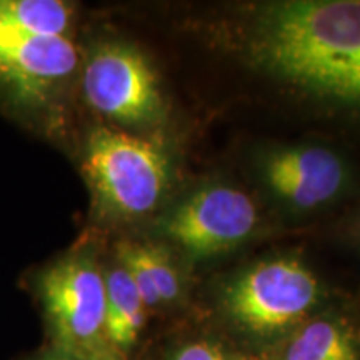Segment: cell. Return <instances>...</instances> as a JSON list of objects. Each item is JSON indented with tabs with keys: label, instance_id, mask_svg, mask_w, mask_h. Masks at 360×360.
Listing matches in <instances>:
<instances>
[{
	"label": "cell",
	"instance_id": "5b68a950",
	"mask_svg": "<svg viewBox=\"0 0 360 360\" xmlns=\"http://www.w3.org/2000/svg\"><path fill=\"white\" fill-rule=\"evenodd\" d=\"M79 64L70 37L34 35L0 24V97L19 114L37 119L51 112Z\"/></svg>",
	"mask_w": 360,
	"mask_h": 360
},
{
	"label": "cell",
	"instance_id": "30bf717a",
	"mask_svg": "<svg viewBox=\"0 0 360 360\" xmlns=\"http://www.w3.org/2000/svg\"><path fill=\"white\" fill-rule=\"evenodd\" d=\"M103 282L107 339L124 359L141 339L148 309L129 272L119 262L103 270Z\"/></svg>",
	"mask_w": 360,
	"mask_h": 360
},
{
	"label": "cell",
	"instance_id": "7c38bea8",
	"mask_svg": "<svg viewBox=\"0 0 360 360\" xmlns=\"http://www.w3.org/2000/svg\"><path fill=\"white\" fill-rule=\"evenodd\" d=\"M0 24L34 35L70 37L74 7L62 0H0Z\"/></svg>",
	"mask_w": 360,
	"mask_h": 360
},
{
	"label": "cell",
	"instance_id": "277c9868",
	"mask_svg": "<svg viewBox=\"0 0 360 360\" xmlns=\"http://www.w3.org/2000/svg\"><path fill=\"white\" fill-rule=\"evenodd\" d=\"M321 282L297 259L252 265L222 290L227 317L247 334L274 337L299 326L321 300Z\"/></svg>",
	"mask_w": 360,
	"mask_h": 360
},
{
	"label": "cell",
	"instance_id": "5bb4252c",
	"mask_svg": "<svg viewBox=\"0 0 360 360\" xmlns=\"http://www.w3.org/2000/svg\"><path fill=\"white\" fill-rule=\"evenodd\" d=\"M27 360H77V359L70 357V355H67L64 352H60V350L51 347V349L42 350V352L34 355V357H29Z\"/></svg>",
	"mask_w": 360,
	"mask_h": 360
},
{
	"label": "cell",
	"instance_id": "52a82bcc",
	"mask_svg": "<svg viewBox=\"0 0 360 360\" xmlns=\"http://www.w3.org/2000/svg\"><path fill=\"white\" fill-rule=\"evenodd\" d=\"M257 222V207L244 191L209 186L174 207L160 231L188 257L207 259L244 242Z\"/></svg>",
	"mask_w": 360,
	"mask_h": 360
},
{
	"label": "cell",
	"instance_id": "3957f363",
	"mask_svg": "<svg viewBox=\"0 0 360 360\" xmlns=\"http://www.w3.org/2000/svg\"><path fill=\"white\" fill-rule=\"evenodd\" d=\"M52 347L77 360H124L105 332L103 270L87 254H69L34 283Z\"/></svg>",
	"mask_w": 360,
	"mask_h": 360
},
{
	"label": "cell",
	"instance_id": "ba28073f",
	"mask_svg": "<svg viewBox=\"0 0 360 360\" xmlns=\"http://www.w3.org/2000/svg\"><path fill=\"white\" fill-rule=\"evenodd\" d=\"M269 191L295 209H319L355 192L357 170L347 157L323 146L283 147L260 164Z\"/></svg>",
	"mask_w": 360,
	"mask_h": 360
},
{
	"label": "cell",
	"instance_id": "6da1fadb",
	"mask_svg": "<svg viewBox=\"0 0 360 360\" xmlns=\"http://www.w3.org/2000/svg\"><path fill=\"white\" fill-rule=\"evenodd\" d=\"M278 77L340 109L360 60V0H294L267 7L254 40Z\"/></svg>",
	"mask_w": 360,
	"mask_h": 360
},
{
	"label": "cell",
	"instance_id": "9a60e30c",
	"mask_svg": "<svg viewBox=\"0 0 360 360\" xmlns=\"http://www.w3.org/2000/svg\"><path fill=\"white\" fill-rule=\"evenodd\" d=\"M349 237L352 238L355 247L360 250V209L352 215L349 222Z\"/></svg>",
	"mask_w": 360,
	"mask_h": 360
},
{
	"label": "cell",
	"instance_id": "8fae6325",
	"mask_svg": "<svg viewBox=\"0 0 360 360\" xmlns=\"http://www.w3.org/2000/svg\"><path fill=\"white\" fill-rule=\"evenodd\" d=\"M278 360H360V345L349 322L321 317L297 328Z\"/></svg>",
	"mask_w": 360,
	"mask_h": 360
},
{
	"label": "cell",
	"instance_id": "7a4b0ae2",
	"mask_svg": "<svg viewBox=\"0 0 360 360\" xmlns=\"http://www.w3.org/2000/svg\"><path fill=\"white\" fill-rule=\"evenodd\" d=\"M82 170L96 210L115 222L147 217L162 204L170 186L164 150L152 141L112 127L90 132Z\"/></svg>",
	"mask_w": 360,
	"mask_h": 360
},
{
	"label": "cell",
	"instance_id": "4fadbf2b",
	"mask_svg": "<svg viewBox=\"0 0 360 360\" xmlns=\"http://www.w3.org/2000/svg\"><path fill=\"white\" fill-rule=\"evenodd\" d=\"M170 360H237L224 347L207 340H197L186 344L172 355Z\"/></svg>",
	"mask_w": 360,
	"mask_h": 360
},
{
	"label": "cell",
	"instance_id": "9c48e42d",
	"mask_svg": "<svg viewBox=\"0 0 360 360\" xmlns=\"http://www.w3.org/2000/svg\"><path fill=\"white\" fill-rule=\"evenodd\" d=\"M117 260L127 270L147 309L174 304L182 292L177 270L160 247L141 242H120Z\"/></svg>",
	"mask_w": 360,
	"mask_h": 360
},
{
	"label": "cell",
	"instance_id": "8992f818",
	"mask_svg": "<svg viewBox=\"0 0 360 360\" xmlns=\"http://www.w3.org/2000/svg\"><path fill=\"white\" fill-rule=\"evenodd\" d=\"M80 87L90 109L120 125L154 124L164 110L150 62L125 42L98 44L85 58Z\"/></svg>",
	"mask_w": 360,
	"mask_h": 360
}]
</instances>
